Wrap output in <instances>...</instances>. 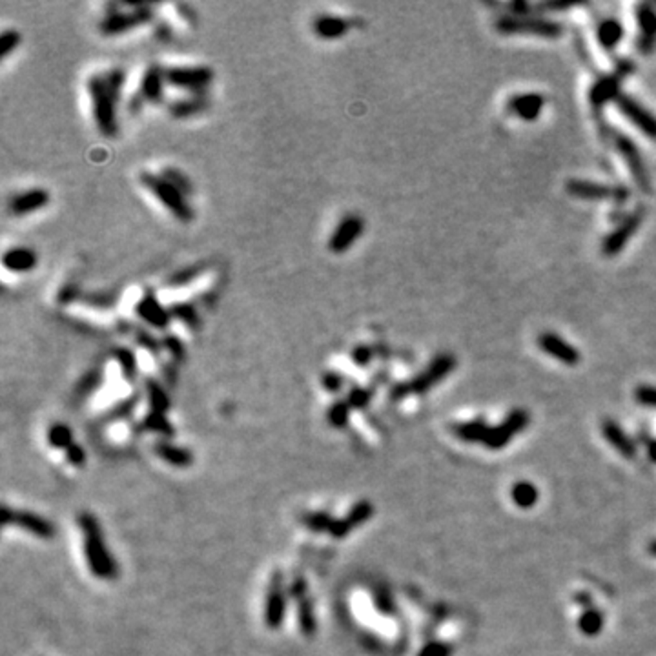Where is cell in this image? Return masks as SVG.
Wrapping results in <instances>:
<instances>
[{
  "instance_id": "cell-1",
  "label": "cell",
  "mask_w": 656,
  "mask_h": 656,
  "mask_svg": "<svg viewBox=\"0 0 656 656\" xmlns=\"http://www.w3.org/2000/svg\"><path fill=\"white\" fill-rule=\"evenodd\" d=\"M126 81L124 70H110V72L95 73L88 79L86 90L92 101L93 122L99 133L108 139L117 137V104L121 99L122 88Z\"/></svg>"
},
{
  "instance_id": "cell-2",
  "label": "cell",
  "mask_w": 656,
  "mask_h": 656,
  "mask_svg": "<svg viewBox=\"0 0 656 656\" xmlns=\"http://www.w3.org/2000/svg\"><path fill=\"white\" fill-rule=\"evenodd\" d=\"M79 525H81L82 539H84V556H86L88 567L92 570V575L101 578V580L117 578L119 567L110 549H108L106 541H104V535H102L97 518L90 513H82L79 518Z\"/></svg>"
},
{
  "instance_id": "cell-3",
  "label": "cell",
  "mask_w": 656,
  "mask_h": 656,
  "mask_svg": "<svg viewBox=\"0 0 656 656\" xmlns=\"http://www.w3.org/2000/svg\"><path fill=\"white\" fill-rule=\"evenodd\" d=\"M141 184L144 188L157 199L159 203L163 204V208H166L173 217H177L181 223H192L195 217V212L192 208V204L188 203L186 194L172 184L168 179H164L163 175H155V173L144 172L139 177Z\"/></svg>"
},
{
  "instance_id": "cell-4",
  "label": "cell",
  "mask_w": 656,
  "mask_h": 656,
  "mask_svg": "<svg viewBox=\"0 0 656 656\" xmlns=\"http://www.w3.org/2000/svg\"><path fill=\"white\" fill-rule=\"evenodd\" d=\"M456 366V357L450 354H441L437 356L430 365L421 372L419 376H416L410 383H401L392 390V399H401V397L408 396V394H423V392L430 390L434 385L441 381L443 377L448 376Z\"/></svg>"
},
{
  "instance_id": "cell-5",
  "label": "cell",
  "mask_w": 656,
  "mask_h": 656,
  "mask_svg": "<svg viewBox=\"0 0 656 656\" xmlns=\"http://www.w3.org/2000/svg\"><path fill=\"white\" fill-rule=\"evenodd\" d=\"M496 30L505 35H533L545 39H558L564 33V26L558 22L535 19L525 15H505L496 22Z\"/></svg>"
},
{
  "instance_id": "cell-6",
  "label": "cell",
  "mask_w": 656,
  "mask_h": 656,
  "mask_svg": "<svg viewBox=\"0 0 656 656\" xmlns=\"http://www.w3.org/2000/svg\"><path fill=\"white\" fill-rule=\"evenodd\" d=\"M128 11H112L99 24V31L104 37L124 35L139 26L148 24L153 19V8L148 4H130Z\"/></svg>"
},
{
  "instance_id": "cell-7",
  "label": "cell",
  "mask_w": 656,
  "mask_h": 656,
  "mask_svg": "<svg viewBox=\"0 0 656 656\" xmlns=\"http://www.w3.org/2000/svg\"><path fill=\"white\" fill-rule=\"evenodd\" d=\"M166 84L179 90H188L192 95H204V90L214 81V70L208 66H172L164 68Z\"/></svg>"
},
{
  "instance_id": "cell-8",
  "label": "cell",
  "mask_w": 656,
  "mask_h": 656,
  "mask_svg": "<svg viewBox=\"0 0 656 656\" xmlns=\"http://www.w3.org/2000/svg\"><path fill=\"white\" fill-rule=\"evenodd\" d=\"M286 598H288V587L285 584V576L281 570H274L270 578L268 590H266L265 604V624L272 631H279L286 615Z\"/></svg>"
},
{
  "instance_id": "cell-9",
  "label": "cell",
  "mask_w": 656,
  "mask_h": 656,
  "mask_svg": "<svg viewBox=\"0 0 656 656\" xmlns=\"http://www.w3.org/2000/svg\"><path fill=\"white\" fill-rule=\"evenodd\" d=\"M2 525L10 527L15 525L19 529L30 533V535L37 536L41 539H51L57 535L55 525L51 524L50 519L42 518L39 514L28 513V510H15L6 505L2 509Z\"/></svg>"
},
{
  "instance_id": "cell-10",
  "label": "cell",
  "mask_w": 656,
  "mask_h": 656,
  "mask_svg": "<svg viewBox=\"0 0 656 656\" xmlns=\"http://www.w3.org/2000/svg\"><path fill=\"white\" fill-rule=\"evenodd\" d=\"M529 419L530 417L527 410H524V408H516V410H513L509 416L505 417L504 421L499 423L498 427L488 428L484 445L487 448H493V450L504 448L507 443L513 441V437L516 436V434L521 433L524 428H527Z\"/></svg>"
},
{
  "instance_id": "cell-11",
  "label": "cell",
  "mask_w": 656,
  "mask_h": 656,
  "mask_svg": "<svg viewBox=\"0 0 656 656\" xmlns=\"http://www.w3.org/2000/svg\"><path fill=\"white\" fill-rule=\"evenodd\" d=\"M567 194L576 199H587V201H604V199H613V201H626L629 199V192L622 186H609V184L595 183V181H585V179H570L565 184Z\"/></svg>"
},
{
  "instance_id": "cell-12",
  "label": "cell",
  "mask_w": 656,
  "mask_h": 656,
  "mask_svg": "<svg viewBox=\"0 0 656 656\" xmlns=\"http://www.w3.org/2000/svg\"><path fill=\"white\" fill-rule=\"evenodd\" d=\"M365 230V221L357 214H348L341 219L337 226L334 228L332 235L328 237V250L332 254L341 255L357 243V239L363 235Z\"/></svg>"
},
{
  "instance_id": "cell-13",
  "label": "cell",
  "mask_w": 656,
  "mask_h": 656,
  "mask_svg": "<svg viewBox=\"0 0 656 656\" xmlns=\"http://www.w3.org/2000/svg\"><path fill=\"white\" fill-rule=\"evenodd\" d=\"M644 215H646V212L642 208L633 212L631 215H627V217L607 235L604 243H602V252H604V255L615 257V255L620 254L622 250L626 248V244L633 239V235H635V232L638 230L642 221H644Z\"/></svg>"
},
{
  "instance_id": "cell-14",
  "label": "cell",
  "mask_w": 656,
  "mask_h": 656,
  "mask_svg": "<svg viewBox=\"0 0 656 656\" xmlns=\"http://www.w3.org/2000/svg\"><path fill=\"white\" fill-rule=\"evenodd\" d=\"M536 343H538V346L541 348L544 354L555 357V359H558V361L564 363V365L576 366L582 361L578 348L570 345V343H567L564 337H559L556 332H541L538 339H536Z\"/></svg>"
},
{
  "instance_id": "cell-15",
  "label": "cell",
  "mask_w": 656,
  "mask_h": 656,
  "mask_svg": "<svg viewBox=\"0 0 656 656\" xmlns=\"http://www.w3.org/2000/svg\"><path fill=\"white\" fill-rule=\"evenodd\" d=\"M615 143L616 150L620 152L626 164L629 166L638 186H640L644 192H649V190H651V179H649V173H647L646 164H644V159H642V153L638 152V148H636L635 143H633L631 139H627L626 135H615Z\"/></svg>"
},
{
  "instance_id": "cell-16",
  "label": "cell",
  "mask_w": 656,
  "mask_h": 656,
  "mask_svg": "<svg viewBox=\"0 0 656 656\" xmlns=\"http://www.w3.org/2000/svg\"><path fill=\"white\" fill-rule=\"evenodd\" d=\"M616 106L622 112V115L631 121L644 135L649 139H656V117L653 113H649L644 106H640L635 99L620 95L616 99Z\"/></svg>"
},
{
  "instance_id": "cell-17",
  "label": "cell",
  "mask_w": 656,
  "mask_h": 656,
  "mask_svg": "<svg viewBox=\"0 0 656 656\" xmlns=\"http://www.w3.org/2000/svg\"><path fill=\"white\" fill-rule=\"evenodd\" d=\"M374 516V505L368 499H361L357 504L352 505V509L343 516V518L334 521V527L330 529V536L336 539H343L350 535L352 530L357 529L359 525L366 524Z\"/></svg>"
},
{
  "instance_id": "cell-18",
  "label": "cell",
  "mask_w": 656,
  "mask_h": 656,
  "mask_svg": "<svg viewBox=\"0 0 656 656\" xmlns=\"http://www.w3.org/2000/svg\"><path fill=\"white\" fill-rule=\"evenodd\" d=\"M507 108H509V112L514 113L519 121L535 122L536 119H539L541 112H544L545 97L541 93L535 92L518 93V95H514V97L509 99Z\"/></svg>"
},
{
  "instance_id": "cell-19",
  "label": "cell",
  "mask_w": 656,
  "mask_h": 656,
  "mask_svg": "<svg viewBox=\"0 0 656 656\" xmlns=\"http://www.w3.org/2000/svg\"><path fill=\"white\" fill-rule=\"evenodd\" d=\"M50 199V192L44 188L26 190L10 201V214L17 215V217L35 214L39 210L46 208Z\"/></svg>"
},
{
  "instance_id": "cell-20",
  "label": "cell",
  "mask_w": 656,
  "mask_h": 656,
  "mask_svg": "<svg viewBox=\"0 0 656 656\" xmlns=\"http://www.w3.org/2000/svg\"><path fill=\"white\" fill-rule=\"evenodd\" d=\"M135 310L141 319L159 330H166L172 321V312L166 310L153 294H144L135 306Z\"/></svg>"
},
{
  "instance_id": "cell-21",
  "label": "cell",
  "mask_w": 656,
  "mask_h": 656,
  "mask_svg": "<svg viewBox=\"0 0 656 656\" xmlns=\"http://www.w3.org/2000/svg\"><path fill=\"white\" fill-rule=\"evenodd\" d=\"M39 257L31 248L26 246H15L10 248L2 255V265L6 270H10L13 274H28L31 270H35Z\"/></svg>"
},
{
  "instance_id": "cell-22",
  "label": "cell",
  "mask_w": 656,
  "mask_h": 656,
  "mask_svg": "<svg viewBox=\"0 0 656 656\" xmlns=\"http://www.w3.org/2000/svg\"><path fill=\"white\" fill-rule=\"evenodd\" d=\"M164 86H166V77H164V68L150 66L144 72L143 81H141V95L144 102H157L163 101Z\"/></svg>"
},
{
  "instance_id": "cell-23",
  "label": "cell",
  "mask_w": 656,
  "mask_h": 656,
  "mask_svg": "<svg viewBox=\"0 0 656 656\" xmlns=\"http://www.w3.org/2000/svg\"><path fill=\"white\" fill-rule=\"evenodd\" d=\"M602 433H604V437H606L607 441L613 445V447L618 450V453L624 456V458H635L636 456V445L633 441L631 437L627 436L622 427L613 419H606L604 425H602Z\"/></svg>"
},
{
  "instance_id": "cell-24",
  "label": "cell",
  "mask_w": 656,
  "mask_h": 656,
  "mask_svg": "<svg viewBox=\"0 0 656 656\" xmlns=\"http://www.w3.org/2000/svg\"><path fill=\"white\" fill-rule=\"evenodd\" d=\"M312 30L323 41H336L348 33V22L337 15H319L312 22Z\"/></svg>"
},
{
  "instance_id": "cell-25",
  "label": "cell",
  "mask_w": 656,
  "mask_h": 656,
  "mask_svg": "<svg viewBox=\"0 0 656 656\" xmlns=\"http://www.w3.org/2000/svg\"><path fill=\"white\" fill-rule=\"evenodd\" d=\"M618 86H620V81L616 79V77H604L598 82H595V86L590 88L589 93V101L590 106L595 108V110H602V108L609 104L610 101H615L620 97V93H618Z\"/></svg>"
},
{
  "instance_id": "cell-26",
  "label": "cell",
  "mask_w": 656,
  "mask_h": 656,
  "mask_svg": "<svg viewBox=\"0 0 656 656\" xmlns=\"http://www.w3.org/2000/svg\"><path fill=\"white\" fill-rule=\"evenodd\" d=\"M153 453H155V456L163 459V461L170 463L172 467L186 468L194 463V454L186 450V448L177 447V445H173V443L168 441L155 443V445H153Z\"/></svg>"
},
{
  "instance_id": "cell-27",
  "label": "cell",
  "mask_w": 656,
  "mask_h": 656,
  "mask_svg": "<svg viewBox=\"0 0 656 656\" xmlns=\"http://www.w3.org/2000/svg\"><path fill=\"white\" fill-rule=\"evenodd\" d=\"M638 28H640V50L651 51L656 44V11L649 4L638 8Z\"/></svg>"
},
{
  "instance_id": "cell-28",
  "label": "cell",
  "mask_w": 656,
  "mask_h": 656,
  "mask_svg": "<svg viewBox=\"0 0 656 656\" xmlns=\"http://www.w3.org/2000/svg\"><path fill=\"white\" fill-rule=\"evenodd\" d=\"M596 37H598V42L604 50L613 51L624 39V26L616 19H606L596 28Z\"/></svg>"
},
{
  "instance_id": "cell-29",
  "label": "cell",
  "mask_w": 656,
  "mask_h": 656,
  "mask_svg": "<svg viewBox=\"0 0 656 656\" xmlns=\"http://www.w3.org/2000/svg\"><path fill=\"white\" fill-rule=\"evenodd\" d=\"M488 425L484 419H473V421L456 423L453 427V433L467 443H484L488 433Z\"/></svg>"
},
{
  "instance_id": "cell-30",
  "label": "cell",
  "mask_w": 656,
  "mask_h": 656,
  "mask_svg": "<svg viewBox=\"0 0 656 656\" xmlns=\"http://www.w3.org/2000/svg\"><path fill=\"white\" fill-rule=\"evenodd\" d=\"M208 101L204 99V95H192L190 99H183V101L172 102L170 104V115L173 119H186L194 117L203 110H206Z\"/></svg>"
},
{
  "instance_id": "cell-31",
  "label": "cell",
  "mask_w": 656,
  "mask_h": 656,
  "mask_svg": "<svg viewBox=\"0 0 656 656\" xmlns=\"http://www.w3.org/2000/svg\"><path fill=\"white\" fill-rule=\"evenodd\" d=\"M297 620H299V631L303 635H316L317 620L316 615H314V604H312L310 596H306V598L297 602Z\"/></svg>"
},
{
  "instance_id": "cell-32",
  "label": "cell",
  "mask_w": 656,
  "mask_h": 656,
  "mask_svg": "<svg viewBox=\"0 0 656 656\" xmlns=\"http://www.w3.org/2000/svg\"><path fill=\"white\" fill-rule=\"evenodd\" d=\"M144 387H146L148 403H150V408H152L153 413H161V414L168 413L170 399L168 396H166L164 388L161 387V383L155 381L153 377H148Z\"/></svg>"
},
{
  "instance_id": "cell-33",
  "label": "cell",
  "mask_w": 656,
  "mask_h": 656,
  "mask_svg": "<svg viewBox=\"0 0 656 656\" xmlns=\"http://www.w3.org/2000/svg\"><path fill=\"white\" fill-rule=\"evenodd\" d=\"M334 521H336V518L330 513H325V510L308 513L301 518L303 527L312 530V533H330V529L334 527Z\"/></svg>"
},
{
  "instance_id": "cell-34",
  "label": "cell",
  "mask_w": 656,
  "mask_h": 656,
  "mask_svg": "<svg viewBox=\"0 0 656 656\" xmlns=\"http://www.w3.org/2000/svg\"><path fill=\"white\" fill-rule=\"evenodd\" d=\"M513 499L521 509H530L538 501V488L529 481H519L513 487Z\"/></svg>"
},
{
  "instance_id": "cell-35",
  "label": "cell",
  "mask_w": 656,
  "mask_h": 656,
  "mask_svg": "<svg viewBox=\"0 0 656 656\" xmlns=\"http://www.w3.org/2000/svg\"><path fill=\"white\" fill-rule=\"evenodd\" d=\"M48 443H50L53 448H62V450H66L68 447H72L73 443V433L72 428L64 425V423H55V425H51L50 430H48Z\"/></svg>"
},
{
  "instance_id": "cell-36",
  "label": "cell",
  "mask_w": 656,
  "mask_h": 656,
  "mask_svg": "<svg viewBox=\"0 0 656 656\" xmlns=\"http://www.w3.org/2000/svg\"><path fill=\"white\" fill-rule=\"evenodd\" d=\"M141 427H143L144 430H150V433L163 434V436H173V434H175V428H173L168 419H166V414L153 413V410H150V413L144 416Z\"/></svg>"
},
{
  "instance_id": "cell-37",
  "label": "cell",
  "mask_w": 656,
  "mask_h": 656,
  "mask_svg": "<svg viewBox=\"0 0 656 656\" xmlns=\"http://www.w3.org/2000/svg\"><path fill=\"white\" fill-rule=\"evenodd\" d=\"M113 356H115L117 363L121 365L124 379L130 383L135 381V379H137V372H139L135 354H133L132 350H128V348H115V354H113Z\"/></svg>"
},
{
  "instance_id": "cell-38",
  "label": "cell",
  "mask_w": 656,
  "mask_h": 656,
  "mask_svg": "<svg viewBox=\"0 0 656 656\" xmlns=\"http://www.w3.org/2000/svg\"><path fill=\"white\" fill-rule=\"evenodd\" d=\"M602 627H604V615H602L600 610L596 609H585L582 613L580 620H578V629H580L584 635L587 636H595L602 631Z\"/></svg>"
},
{
  "instance_id": "cell-39",
  "label": "cell",
  "mask_w": 656,
  "mask_h": 656,
  "mask_svg": "<svg viewBox=\"0 0 656 656\" xmlns=\"http://www.w3.org/2000/svg\"><path fill=\"white\" fill-rule=\"evenodd\" d=\"M326 417H328L330 427L345 428L348 425V419H350V405H348V401L332 403Z\"/></svg>"
},
{
  "instance_id": "cell-40",
  "label": "cell",
  "mask_w": 656,
  "mask_h": 656,
  "mask_svg": "<svg viewBox=\"0 0 656 656\" xmlns=\"http://www.w3.org/2000/svg\"><path fill=\"white\" fill-rule=\"evenodd\" d=\"M172 317H177L184 323V325L188 326V328H197L199 326V312L194 305H190V303H177V305H173L172 310Z\"/></svg>"
},
{
  "instance_id": "cell-41",
  "label": "cell",
  "mask_w": 656,
  "mask_h": 656,
  "mask_svg": "<svg viewBox=\"0 0 656 656\" xmlns=\"http://www.w3.org/2000/svg\"><path fill=\"white\" fill-rule=\"evenodd\" d=\"M22 37L17 30H4L0 35V57L8 59V57L21 46Z\"/></svg>"
},
{
  "instance_id": "cell-42",
  "label": "cell",
  "mask_w": 656,
  "mask_h": 656,
  "mask_svg": "<svg viewBox=\"0 0 656 656\" xmlns=\"http://www.w3.org/2000/svg\"><path fill=\"white\" fill-rule=\"evenodd\" d=\"M203 270H204L203 265L186 266V268H183L181 272H177V274H173L172 277H170L168 286L175 288V286L188 285L190 281H194L195 277H199V275H201V272H203Z\"/></svg>"
},
{
  "instance_id": "cell-43",
  "label": "cell",
  "mask_w": 656,
  "mask_h": 656,
  "mask_svg": "<svg viewBox=\"0 0 656 656\" xmlns=\"http://www.w3.org/2000/svg\"><path fill=\"white\" fill-rule=\"evenodd\" d=\"M374 604H376L377 610L381 613V615H392L396 606H394V600H392L390 590L387 587H377L374 590Z\"/></svg>"
},
{
  "instance_id": "cell-44",
  "label": "cell",
  "mask_w": 656,
  "mask_h": 656,
  "mask_svg": "<svg viewBox=\"0 0 656 656\" xmlns=\"http://www.w3.org/2000/svg\"><path fill=\"white\" fill-rule=\"evenodd\" d=\"M372 396H374V390H370V388L356 387L352 388L346 401H348L350 408H365L372 401Z\"/></svg>"
},
{
  "instance_id": "cell-45",
  "label": "cell",
  "mask_w": 656,
  "mask_h": 656,
  "mask_svg": "<svg viewBox=\"0 0 656 656\" xmlns=\"http://www.w3.org/2000/svg\"><path fill=\"white\" fill-rule=\"evenodd\" d=\"M288 596H292L295 602L303 600V598L308 596V582H306L305 576L297 575L294 580L290 582V585H288Z\"/></svg>"
},
{
  "instance_id": "cell-46",
  "label": "cell",
  "mask_w": 656,
  "mask_h": 656,
  "mask_svg": "<svg viewBox=\"0 0 656 656\" xmlns=\"http://www.w3.org/2000/svg\"><path fill=\"white\" fill-rule=\"evenodd\" d=\"M453 647L443 644V642H428L427 646H423L417 653V656H450Z\"/></svg>"
},
{
  "instance_id": "cell-47",
  "label": "cell",
  "mask_w": 656,
  "mask_h": 656,
  "mask_svg": "<svg viewBox=\"0 0 656 656\" xmlns=\"http://www.w3.org/2000/svg\"><path fill=\"white\" fill-rule=\"evenodd\" d=\"M163 177L168 179L170 183L175 184V186H177L181 192H184V194H190V192H192V183H190L188 179L184 177L183 173L179 172V170H173V168L164 170Z\"/></svg>"
},
{
  "instance_id": "cell-48",
  "label": "cell",
  "mask_w": 656,
  "mask_h": 656,
  "mask_svg": "<svg viewBox=\"0 0 656 656\" xmlns=\"http://www.w3.org/2000/svg\"><path fill=\"white\" fill-rule=\"evenodd\" d=\"M636 401L646 405V407L656 408V387L653 385H642L635 390Z\"/></svg>"
},
{
  "instance_id": "cell-49",
  "label": "cell",
  "mask_w": 656,
  "mask_h": 656,
  "mask_svg": "<svg viewBox=\"0 0 656 656\" xmlns=\"http://www.w3.org/2000/svg\"><path fill=\"white\" fill-rule=\"evenodd\" d=\"M137 403H139L137 394H133V396L126 397L124 401H121L119 405H115V407H113V410L110 413V417H113V419H115V417L130 416V414L133 413V408H135V405H137Z\"/></svg>"
},
{
  "instance_id": "cell-50",
  "label": "cell",
  "mask_w": 656,
  "mask_h": 656,
  "mask_svg": "<svg viewBox=\"0 0 656 656\" xmlns=\"http://www.w3.org/2000/svg\"><path fill=\"white\" fill-rule=\"evenodd\" d=\"M101 379H102L101 372L92 370L90 374H86V376L81 379V383H79V392H81V394H90V392L95 390V388L101 385Z\"/></svg>"
},
{
  "instance_id": "cell-51",
  "label": "cell",
  "mask_w": 656,
  "mask_h": 656,
  "mask_svg": "<svg viewBox=\"0 0 656 656\" xmlns=\"http://www.w3.org/2000/svg\"><path fill=\"white\" fill-rule=\"evenodd\" d=\"M66 459L68 463H72L73 467H82L86 463V453L81 445L73 443L72 447L66 448Z\"/></svg>"
},
{
  "instance_id": "cell-52",
  "label": "cell",
  "mask_w": 656,
  "mask_h": 656,
  "mask_svg": "<svg viewBox=\"0 0 656 656\" xmlns=\"http://www.w3.org/2000/svg\"><path fill=\"white\" fill-rule=\"evenodd\" d=\"M321 381H323V387H325L326 390L339 392L341 388H343L345 379H343V376H341L339 372H326Z\"/></svg>"
},
{
  "instance_id": "cell-53",
  "label": "cell",
  "mask_w": 656,
  "mask_h": 656,
  "mask_svg": "<svg viewBox=\"0 0 656 656\" xmlns=\"http://www.w3.org/2000/svg\"><path fill=\"white\" fill-rule=\"evenodd\" d=\"M352 359H354V363H356L357 366H366L372 361V348L365 345L356 346L354 352H352Z\"/></svg>"
},
{
  "instance_id": "cell-54",
  "label": "cell",
  "mask_w": 656,
  "mask_h": 656,
  "mask_svg": "<svg viewBox=\"0 0 656 656\" xmlns=\"http://www.w3.org/2000/svg\"><path fill=\"white\" fill-rule=\"evenodd\" d=\"M163 346L170 352V354H172L173 357H175V359H181V357L184 356V346H183V343L177 339V337L166 336L163 339Z\"/></svg>"
},
{
  "instance_id": "cell-55",
  "label": "cell",
  "mask_w": 656,
  "mask_h": 656,
  "mask_svg": "<svg viewBox=\"0 0 656 656\" xmlns=\"http://www.w3.org/2000/svg\"><path fill=\"white\" fill-rule=\"evenodd\" d=\"M137 339H139V343L144 346V348H148V350L153 352V354H157L159 348H161V345H163V343H159V341H155L152 336H148V334H139Z\"/></svg>"
},
{
  "instance_id": "cell-56",
  "label": "cell",
  "mask_w": 656,
  "mask_h": 656,
  "mask_svg": "<svg viewBox=\"0 0 656 656\" xmlns=\"http://www.w3.org/2000/svg\"><path fill=\"white\" fill-rule=\"evenodd\" d=\"M576 602H578L580 606H585V607H587V609H589V606H590V596L587 595V593H578V595H576Z\"/></svg>"
},
{
  "instance_id": "cell-57",
  "label": "cell",
  "mask_w": 656,
  "mask_h": 656,
  "mask_svg": "<svg viewBox=\"0 0 656 656\" xmlns=\"http://www.w3.org/2000/svg\"><path fill=\"white\" fill-rule=\"evenodd\" d=\"M649 458H651V461L656 463V441L649 443Z\"/></svg>"
},
{
  "instance_id": "cell-58",
  "label": "cell",
  "mask_w": 656,
  "mask_h": 656,
  "mask_svg": "<svg viewBox=\"0 0 656 656\" xmlns=\"http://www.w3.org/2000/svg\"><path fill=\"white\" fill-rule=\"evenodd\" d=\"M647 549H649V555L656 556V539H653V541H651V544H649V547H647Z\"/></svg>"
}]
</instances>
